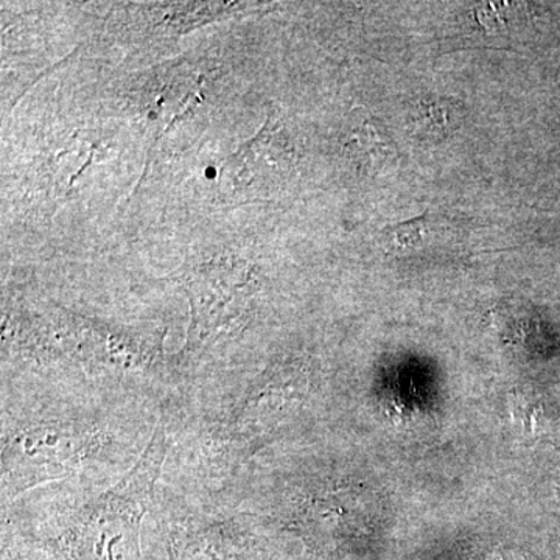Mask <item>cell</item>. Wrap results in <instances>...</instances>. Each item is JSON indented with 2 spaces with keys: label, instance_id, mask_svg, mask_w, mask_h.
<instances>
[{
  "label": "cell",
  "instance_id": "obj_1",
  "mask_svg": "<svg viewBox=\"0 0 560 560\" xmlns=\"http://www.w3.org/2000/svg\"><path fill=\"white\" fill-rule=\"evenodd\" d=\"M191 311L195 323L191 327L197 342H205L210 335L228 326L235 316L241 315L245 305V285L221 278L219 272H202L190 280Z\"/></svg>",
  "mask_w": 560,
  "mask_h": 560
},
{
  "label": "cell",
  "instance_id": "obj_2",
  "mask_svg": "<svg viewBox=\"0 0 560 560\" xmlns=\"http://www.w3.org/2000/svg\"><path fill=\"white\" fill-rule=\"evenodd\" d=\"M291 162H293V150L289 139L282 127L275 120H270L257 138L250 140L241 153L235 154L230 168L237 179H241L235 186L245 189L254 183V179H265L289 171Z\"/></svg>",
  "mask_w": 560,
  "mask_h": 560
},
{
  "label": "cell",
  "instance_id": "obj_3",
  "mask_svg": "<svg viewBox=\"0 0 560 560\" xmlns=\"http://www.w3.org/2000/svg\"><path fill=\"white\" fill-rule=\"evenodd\" d=\"M16 444L28 467H62L77 463L90 441L69 430L40 429L25 434Z\"/></svg>",
  "mask_w": 560,
  "mask_h": 560
},
{
  "label": "cell",
  "instance_id": "obj_4",
  "mask_svg": "<svg viewBox=\"0 0 560 560\" xmlns=\"http://www.w3.org/2000/svg\"><path fill=\"white\" fill-rule=\"evenodd\" d=\"M342 149L368 172L381 171L386 162L396 158L393 142L364 109L353 110V119H350Z\"/></svg>",
  "mask_w": 560,
  "mask_h": 560
},
{
  "label": "cell",
  "instance_id": "obj_5",
  "mask_svg": "<svg viewBox=\"0 0 560 560\" xmlns=\"http://www.w3.org/2000/svg\"><path fill=\"white\" fill-rule=\"evenodd\" d=\"M408 116L419 138L442 140L451 138L463 125L466 108L455 98L427 94L410 103Z\"/></svg>",
  "mask_w": 560,
  "mask_h": 560
},
{
  "label": "cell",
  "instance_id": "obj_6",
  "mask_svg": "<svg viewBox=\"0 0 560 560\" xmlns=\"http://www.w3.org/2000/svg\"><path fill=\"white\" fill-rule=\"evenodd\" d=\"M444 215L434 212H423L401 223L390 224L383 230L385 241L394 249H412L425 245L442 226Z\"/></svg>",
  "mask_w": 560,
  "mask_h": 560
}]
</instances>
